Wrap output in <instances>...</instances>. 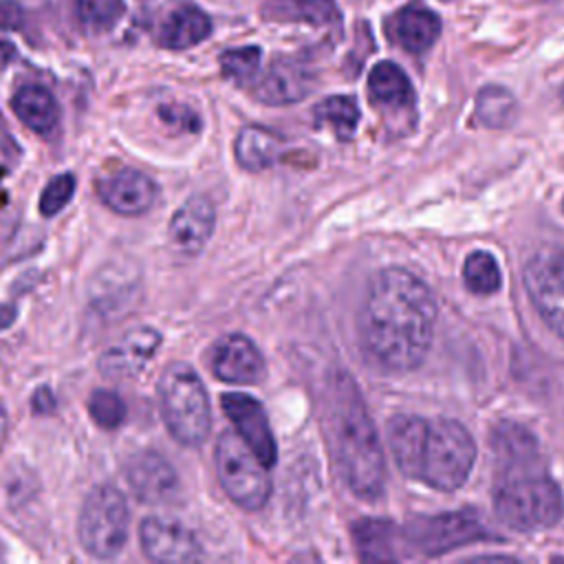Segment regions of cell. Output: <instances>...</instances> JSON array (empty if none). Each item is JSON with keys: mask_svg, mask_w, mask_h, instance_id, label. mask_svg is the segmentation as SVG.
Segmentation results:
<instances>
[{"mask_svg": "<svg viewBox=\"0 0 564 564\" xmlns=\"http://www.w3.org/2000/svg\"><path fill=\"white\" fill-rule=\"evenodd\" d=\"M262 18L271 22H302L311 26H328L339 22L335 0H264Z\"/></svg>", "mask_w": 564, "mask_h": 564, "instance_id": "d4e9b609", "label": "cell"}, {"mask_svg": "<svg viewBox=\"0 0 564 564\" xmlns=\"http://www.w3.org/2000/svg\"><path fill=\"white\" fill-rule=\"evenodd\" d=\"M403 533L388 520L364 518L352 524V540L359 557L366 562H392L399 560V540Z\"/></svg>", "mask_w": 564, "mask_h": 564, "instance_id": "7402d4cb", "label": "cell"}, {"mask_svg": "<svg viewBox=\"0 0 564 564\" xmlns=\"http://www.w3.org/2000/svg\"><path fill=\"white\" fill-rule=\"evenodd\" d=\"M207 364L214 377L234 386H253L267 375L262 352L242 333H229L216 339L207 352Z\"/></svg>", "mask_w": 564, "mask_h": 564, "instance_id": "30bf717a", "label": "cell"}, {"mask_svg": "<svg viewBox=\"0 0 564 564\" xmlns=\"http://www.w3.org/2000/svg\"><path fill=\"white\" fill-rule=\"evenodd\" d=\"M97 196L108 209L121 216H141L154 207L159 187L145 172L121 167L97 181Z\"/></svg>", "mask_w": 564, "mask_h": 564, "instance_id": "5bb4252c", "label": "cell"}, {"mask_svg": "<svg viewBox=\"0 0 564 564\" xmlns=\"http://www.w3.org/2000/svg\"><path fill=\"white\" fill-rule=\"evenodd\" d=\"M214 467L223 491L245 511H258L271 496L267 465L238 432H223L214 447Z\"/></svg>", "mask_w": 564, "mask_h": 564, "instance_id": "8992f818", "label": "cell"}, {"mask_svg": "<svg viewBox=\"0 0 564 564\" xmlns=\"http://www.w3.org/2000/svg\"><path fill=\"white\" fill-rule=\"evenodd\" d=\"M123 476L132 494L145 505L170 502L181 487L174 465L154 449L132 454L123 465Z\"/></svg>", "mask_w": 564, "mask_h": 564, "instance_id": "4fadbf2b", "label": "cell"}, {"mask_svg": "<svg viewBox=\"0 0 564 564\" xmlns=\"http://www.w3.org/2000/svg\"><path fill=\"white\" fill-rule=\"evenodd\" d=\"M476 117L487 128H507L518 117V101L502 86H485L476 95Z\"/></svg>", "mask_w": 564, "mask_h": 564, "instance_id": "484cf974", "label": "cell"}, {"mask_svg": "<svg viewBox=\"0 0 564 564\" xmlns=\"http://www.w3.org/2000/svg\"><path fill=\"white\" fill-rule=\"evenodd\" d=\"M313 115H315L317 123L330 126L339 139L352 137V132L359 123V106L348 95H333V97L322 99L315 106Z\"/></svg>", "mask_w": 564, "mask_h": 564, "instance_id": "4316f807", "label": "cell"}, {"mask_svg": "<svg viewBox=\"0 0 564 564\" xmlns=\"http://www.w3.org/2000/svg\"><path fill=\"white\" fill-rule=\"evenodd\" d=\"M159 117L163 123L185 130V132L200 130V117L196 115V110H192L189 106H183V104H163L159 108Z\"/></svg>", "mask_w": 564, "mask_h": 564, "instance_id": "d6a6232c", "label": "cell"}, {"mask_svg": "<svg viewBox=\"0 0 564 564\" xmlns=\"http://www.w3.org/2000/svg\"><path fill=\"white\" fill-rule=\"evenodd\" d=\"M434 322L436 302L414 273L390 267L370 280L359 311V333L364 350L379 368H416L432 344Z\"/></svg>", "mask_w": 564, "mask_h": 564, "instance_id": "6da1fadb", "label": "cell"}, {"mask_svg": "<svg viewBox=\"0 0 564 564\" xmlns=\"http://www.w3.org/2000/svg\"><path fill=\"white\" fill-rule=\"evenodd\" d=\"M75 9H77L79 22L86 29L108 31L121 20L126 11V2L123 0H75Z\"/></svg>", "mask_w": 564, "mask_h": 564, "instance_id": "f1b7e54d", "label": "cell"}, {"mask_svg": "<svg viewBox=\"0 0 564 564\" xmlns=\"http://www.w3.org/2000/svg\"><path fill=\"white\" fill-rule=\"evenodd\" d=\"M236 161L247 172H262L282 156V139L262 126H245L234 143Z\"/></svg>", "mask_w": 564, "mask_h": 564, "instance_id": "603a6c76", "label": "cell"}, {"mask_svg": "<svg viewBox=\"0 0 564 564\" xmlns=\"http://www.w3.org/2000/svg\"><path fill=\"white\" fill-rule=\"evenodd\" d=\"M24 24V9L18 0H0V31H18Z\"/></svg>", "mask_w": 564, "mask_h": 564, "instance_id": "836d02e7", "label": "cell"}, {"mask_svg": "<svg viewBox=\"0 0 564 564\" xmlns=\"http://www.w3.org/2000/svg\"><path fill=\"white\" fill-rule=\"evenodd\" d=\"M386 31L397 46L412 55H421L438 40L441 18L425 4L410 2L388 18Z\"/></svg>", "mask_w": 564, "mask_h": 564, "instance_id": "2e32d148", "label": "cell"}, {"mask_svg": "<svg viewBox=\"0 0 564 564\" xmlns=\"http://www.w3.org/2000/svg\"><path fill=\"white\" fill-rule=\"evenodd\" d=\"M214 227H216L214 203L203 194H194L174 212L170 220V240L183 253L194 256V253H200L203 247L209 242Z\"/></svg>", "mask_w": 564, "mask_h": 564, "instance_id": "e0dca14e", "label": "cell"}, {"mask_svg": "<svg viewBox=\"0 0 564 564\" xmlns=\"http://www.w3.org/2000/svg\"><path fill=\"white\" fill-rule=\"evenodd\" d=\"M220 405L242 441L267 467H273L278 460V445L262 403L247 392H225Z\"/></svg>", "mask_w": 564, "mask_h": 564, "instance_id": "7c38bea8", "label": "cell"}, {"mask_svg": "<svg viewBox=\"0 0 564 564\" xmlns=\"http://www.w3.org/2000/svg\"><path fill=\"white\" fill-rule=\"evenodd\" d=\"M7 432H9V416H7V410H4V405L0 401V449H2L4 441H7Z\"/></svg>", "mask_w": 564, "mask_h": 564, "instance_id": "74e56055", "label": "cell"}, {"mask_svg": "<svg viewBox=\"0 0 564 564\" xmlns=\"http://www.w3.org/2000/svg\"><path fill=\"white\" fill-rule=\"evenodd\" d=\"M209 35H212L209 15L194 4H185V7H178L176 11H172L163 20L156 40L163 48L183 51V48H192V46L200 44Z\"/></svg>", "mask_w": 564, "mask_h": 564, "instance_id": "44dd1931", "label": "cell"}, {"mask_svg": "<svg viewBox=\"0 0 564 564\" xmlns=\"http://www.w3.org/2000/svg\"><path fill=\"white\" fill-rule=\"evenodd\" d=\"M15 315H18V311H15L13 304L0 302V330L9 328V326L15 322Z\"/></svg>", "mask_w": 564, "mask_h": 564, "instance_id": "d590c367", "label": "cell"}, {"mask_svg": "<svg viewBox=\"0 0 564 564\" xmlns=\"http://www.w3.org/2000/svg\"><path fill=\"white\" fill-rule=\"evenodd\" d=\"M86 408L95 425L104 430H115L126 421V403L115 390H104V388L93 390Z\"/></svg>", "mask_w": 564, "mask_h": 564, "instance_id": "4dcf8cb0", "label": "cell"}, {"mask_svg": "<svg viewBox=\"0 0 564 564\" xmlns=\"http://www.w3.org/2000/svg\"><path fill=\"white\" fill-rule=\"evenodd\" d=\"M31 405H33L35 414H48L55 408V397H53L51 388H46V386L37 388L31 399Z\"/></svg>", "mask_w": 564, "mask_h": 564, "instance_id": "e575fe53", "label": "cell"}, {"mask_svg": "<svg viewBox=\"0 0 564 564\" xmlns=\"http://www.w3.org/2000/svg\"><path fill=\"white\" fill-rule=\"evenodd\" d=\"M15 57H18V48H15L11 42L0 40V68L9 66Z\"/></svg>", "mask_w": 564, "mask_h": 564, "instance_id": "8d00e7d4", "label": "cell"}, {"mask_svg": "<svg viewBox=\"0 0 564 564\" xmlns=\"http://www.w3.org/2000/svg\"><path fill=\"white\" fill-rule=\"evenodd\" d=\"M494 471V507L507 527L516 531H535L560 522L564 500L560 487L546 474L544 460Z\"/></svg>", "mask_w": 564, "mask_h": 564, "instance_id": "3957f363", "label": "cell"}, {"mask_svg": "<svg viewBox=\"0 0 564 564\" xmlns=\"http://www.w3.org/2000/svg\"><path fill=\"white\" fill-rule=\"evenodd\" d=\"M485 538H489V533L471 511H447L414 518L403 531V540L414 551L430 557Z\"/></svg>", "mask_w": 564, "mask_h": 564, "instance_id": "ba28073f", "label": "cell"}, {"mask_svg": "<svg viewBox=\"0 0 564 564\" xmlns=\"http://www.w3.org/2000/svg\"><path fill=\"white\" fill-rule=\"evenodd\" d=\"M524 286L542 319L564 337V249H538L524 267Z\"/></svg>", "mask_w": 564, "mask_h": 564, "instance_id": "9c48e42d", "label": "cell"}, {"mask_svg": "<svg viewBox=\"0 0 564 564\" xmlns=\"http://www.w3.org/2000/svg\"><path fill=\"white\" fill-rule=\"evenodd\" d=\"M368 95L377 106L392 110H405L414 106L412 84L394 62H379L370 68Z\"/></svg>", "mask_w": 564, "mask_h": 564, "instance_id": "cb8c5ba5", "label": "cell"}, {"mask_svg": "<svg viewBox=\"0 0 564 564\" xmlns=\"http://www.w3.org/2000/svg\"><path fill=\"white\" fill-rule=\"evenodd\" d=\"M476 447L469 432L452 419L427 421V432L421 452L419 480L434 489H458L474 465Z\"/></svg>", "mask_w": 564, "mask_h": 564, "instance_id": "5b68a950", "label": "cell"}, {"mask_svg": "<svg viewBox=\"0 0 564 564\" xmlns=\"http://www.w3.org/2000/svg\"><path fill=\"white\" fill-rule=\"evenodd\" d=\"M75 176L70 174V172H66V174H57V176H53L48 183H46V187L42 189V196H40V214L42 216H55L57 212H62L68 203H70V198H73V194H75Z\"/></svg>", "mask_w": 564, "mask_h": 564, "instance_id": "1f68e13d", "label": "cell"}, {"mask_svg": "<svg viewBox=\"0 0 564 564\" xmlns=\"http://www.w3.org/2000/svg\"><path fill=\"white\" fill-rule=\"evenodd\" d=\"M139 544L152 562H196L203 557V549L194 531L172 518H143L139 527Z\"/></svg>", "mask_w": 564, "mask_h": 564, "instance_id": "8fae6325", "label": "cell"}, {"mask_svg": "<svg viewBox=\"0 0 564 564\" xmlns=\"http://www.w3.org/2000/svg\"><path fill=\"white\" fill-rule=\"evenodd\" d=\"M159 410L167 432L187 447H198L212 430V408L203 379L185 361L163 368L159 383Z\"/></svg>", "mask_w": 564, "mask_h": 564, "instance_id": "277c9868", "label": "cell"}, {"mask_svg": "<svg viewBox=\"0 0 564 564\" xmlns=\"http://www.w3.org/2000/svg\"><path fill=\"white\" fill-rule=\"evenodd\" d=\"M562 209H564V200H562Z\"/></svg>", "mask_w": 564, "mask_h": 564, "instance_id": "f35d334b", "label": "cell"}, {"mask_svg": "<svg viewBox=\"0 0 564 564\" xmlns=\"http://www.w3.org/2000/svg\"><path fill=\"white\" fill-rule=\"evenodd\" d=\"M427 432V421L412 414H397L388 425V443L397 467L408 478H419L421 452Z\"/></svg>", "mask_w": 564, "mask_h": 564, "instance_id": "d6986e66", "label": "cell"}, {"mask_svg": "<svg viewBox=\"0 0 564 564\" xmlns=\"http://www.w3.org/2000/svg\"><path fill=\"white\" fill-rule=\"evenodd\" d=\"M324 421L346 487L364 500L379 498L386 485L383 449L366 401L346 370H333L326 379Z\"/></svg>", "mask_w": 564, "mask_h": 564, "instance_id": "7a4b0ae2", "label": "cell"}, {"mask_svg": "<svg viewBox=\"0 0 564 564\" xmlns=\"http://www.w3.org/2000/svg\"><path fill=\"white\" fill-rule=\"evenodd\" d=\"M260 57H262V51L258 46H240V48L225 51L218 62L227 79L236 84H249L258 75Z\"/></svg>", "mask_w": 564, "mask_h": 564, "instance_id": "f546056e", "label": "cell"}, {"mask_svg": "<svg viewBox=\"0 0 564 564\" xmlns=\"http://www.w3.org/2000/svg\"><path fill=\"white\" fill-rule=\"evenodd\" d=\"M128 529L130 511L123 494L112 485L90 489L77 518V535L84 551L99 560H112L123 551Z\"/></svg>", "mask_w": 564, "mask_h": 564, "instance_id": "52a82bcc", "label": "cell"}, {"mask_svg": "<svg viewBox=\"0 0 564 564\" xmlns=\"http://www.w3.org/2000/svg\"><path fill=\"white\" fill-rule=\"evenodd\" d=\"M161 346V333L150 326L128 330L117 344L108 346L97 366L110 379H130L139 375Z\"/></svg>", "mask_w": 564, "mask_h": 564, "instance_id": "9a60e30c", "label": "cell"}, {"mask_svg": "<svg viewBox=\"0 0 564 564\" xmlns=\"http://www.w3.org/2000/svg\"><path fill=\"white\" fill-rule=\"evenodd\" d=\"M463 280L467 289L476 295H491L500 289L502 275L496 258L489 251H474L463 264Z\"/></svg>", "mask_w": 564, "mask_h": 564, "instance_id": "83f0119b", "label": "cell"}, {"mask_svg": "<svg viewBox=\"0 0 564 564\" xmlns=\"http://www.w3.org/2000/svg\"><path fill=\"white\" fill-rule=\"evenodd\" d=\"M313 88V75L293 59H278L256 82L253 95L267 106H289L304 99Z\"/></svg>", "mask_w": 564, "mask_h": 564, "instance_id": "ac0fdd59", "label": "cell"}, {"mask_svg": "<svg viewBox=\"0 0 564 564\" xmlns=\"http://www.w3.org/2000/svg\"><path fill=\"white\" fill-rule=\"evenodd\" d=\"M15 117L40 137H51L59 126V106L48 88L40 84L20 86L11 97Z\"/></svg>", "mask_w": 564, "mask_h": 564, "instance_id": "ffe728a7", "label": "cell"}]
</instances>
